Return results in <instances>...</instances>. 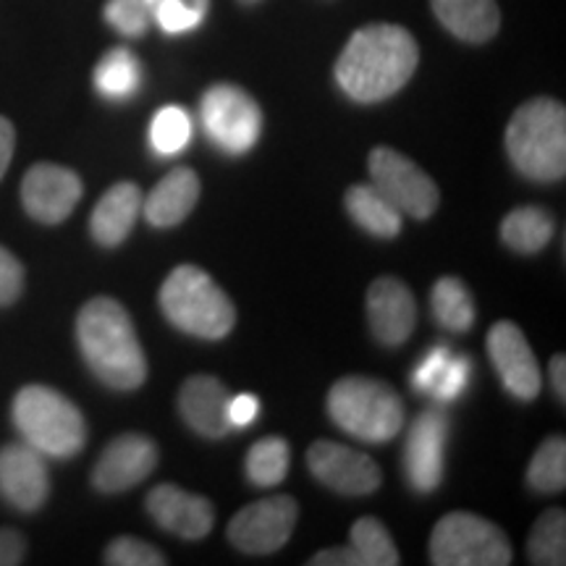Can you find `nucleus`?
I'll return each instance as SVG.
<instances>
[{
  "mask_svg": "<svg viewBox=\"0 0 566 566\" xmlns=\"http://www.w3.org/2000/svg\"><path fill=\"white\" fill-rule=\"evenodd\" d=\"M420 48L412 32L399 24L359 27L336 61V82L354 103H380L412 80Z\"/></svg>",
  "mask_w": 566,
  "mask_h": 566,
  "instance_id": "1",
  "label": "nucleus"
},
{
  "mask_svg": "<svg viewBox=\"0 0 566 566\" xmlns=\"http://www.w3.org/2000/svg\"><path fill=\"white\" fill-rule=\"evenodd\" d=\"M76 342L95 378L116 391H137L147 380V357L122 302L95 296L76 315Z\"/></svg>",
  "mask_w": 566,
  "mask_h": 566,
  "instance_id": "2",
  "label": "nucleus"
},
{
  "mask_svg": "<svg viewBox=\"0 0 566 566\" xmlns=\"http://www.w3.org/2000/svg\"><path fill=\"white\" fill-rule=\"evenodd\" d=\"M506 153L525 179L554 184L566 174V111L554 97H533L506 126Z\"/></svg>",
  "mask_w": 566,
  "mask_h": 566,
  "instance_id": "3",
  "label": "nucleus"
},
{
  "mask_svg": "<svg viewBox=\"0 0 566 566\" xmlns=\"http://www.w3.org/2000/svg\"><path fill=\"white\" fill-rule=\"evenodd\" d=\"M158 304L174 328L202 342H221L237 325V307L231 296L192 263H184L168 273Z\"/></svg>",
  "mask_w": 566,
  "mask_h": 566,
  "instance_id": "4",
  "label": "nucleus"
},
{
  "mask_svg": "<svg viewBox=\"0 0 566 566\" xmlns=\"http://www.w3.org/2000/svg\"><path fill=\"white\" fill-rule=\"evenodd\" d=\"M17 430L42 457L71 459L87 443V422L74 401L51 386H24L11 407Z\"/></svg>",
  "mask_w": 566,
  "mask_h": 566,
  "instance_id": "5",
  "label": "nucleus"
},
{
  "mask_svg": "<svg viewBox=\"0 0 566 566\" xmlns=\"http://www.w3.org/2000/svg\"><path fill=\"white\" fill-rule=\"evenodd\" d=\"M331 420L365 443H388L405 430V401L384 380L346 375L325 399Z\"/></svg>",
  "mask_w": 566,
  "mask_h": 566,
  "instance_id": "6",
  "label": "nucleus"
},
{
  "mask_svg": "<svg viewBox=\"0 0 566 566\" xmlns=\"http://www.w3.org/2000/svg\"><path fill=\"white\" fill-rule=\"evenodd\" d=\"M428 554L436 566H506L512 564V543L483 516L451 512L430 535Z\"/></svg>",
  "mask_w": 566,
  "mask_h": 566,
  "instance_id": "7",
  "label": "nucleus"
},
{
  "mask_svg": "<svg viewBox=\"0 0 566 566\" xmlns=\"http://www.w3.org/2000/svg\"><path fill=\"white\" fill-rule=\"evenodd\" d=\"M202 132L226 155H244L263 134V111L237 84H212L200 97Z\"/></svg>",
  "mask_w": 566,
  "mask_h": 566,
  "instance_id": "8",
  "label": "nucleus"
},
{
  "mask_svg": "<svg viewBox=\"0 0 566 566\" xmlns=\"http://www.w3.org/2000/svg\"><path fill=\"white\" fill-rule=\"evenodd\" d=\"M367 168H370L373 187L388 197L401 216L428 221L438 210L441 192H438L436 181L407 155L394 147H375L367 158Z\"/></svg>",
  "mask_w": 566,
  "mask_h": 566,
  "instance_id": "9",
  "label": "nucleus"
},
{
  "mask_svg": "<svg viewBox=\"0 0 566 566\" xmlns=\"http://www.w3.org/2000/svg\"><path fill=\"white\" fill-rule=\"evenodd\" d=\"M300 504L292 495H268L254 504L239 509L229 522L231 546L250 556H268L281 551L292 537Z\"/></svg>",
  "mask_w": 566,
  "mask_h": 566,
  "instance_id": "10",
  "label": "nucleus"
},
{
  "mask_svg": "<svg viewBox=\"0 0 566 566\" xmlns=\"http://www.w3.org/2000/svg\"><path fill=\"white\" fill-rule=\"evenodd\" d=\"M307 467L317 483L344 495H370L384 483V472L373 457L336 441L310 446Z\"/></svg>",
  "mask_w": 566,
  "mask_h": 566,
  "instance_id": "11",
  "label": "nucleus"
},
{
  "mask_svg": "<svg viewBox=\"0 0 566 566\" xmlns=\"http://www.w3.org/2000/svg\"><path fill=\"white\" fill-rule=\"evenodd\" d=\"M488 357L499 373L501 384L514 399L533 401L541 394V365L533 346L527 344L522 328L512 321H499L491 325L485 336Z\"/></svg>",
  "mask_w": 566,
  "mask_h": 566,
  "instance_id": "12",
  "label": "nucleus"
},
{
  "mask_svg": "<svg viewBox=\"0 0 566 566\" xmlns=\"http://www.w3.org/2000/svg\"><path fill=\"white\" fill-rule=\"evenodd\" d=\"M82 179L66 166L34 163L21 181V205L27 216L45 226H59L82 200Z\"/></svg>",
  "mask_w": 566,
  "mask_h": 566,
  "instance_id": "13",
  "label": "nucleus"
},
{
  "mask_svg": "<svg viewBox=\"0 0 566 566\" xmlns=\"http://www.w3.org/2000/svg\"><path fill=\"white\" fill-rule=\"evenodd\" d=\"M446 443H449V415L441 407L424 409L409 428L405 446L407 483L417 493H433L446 472Z\"/></svg>",
  "mask_w": 566,
  "mask_h": 566,
  "instance_id": "14",
  "label": "nucleus"
},
{
  "mask_svg": "<svg viewBox=\"0 0 566 566\" xmlns=\"http://www.w3.org/2000/svg\"><path fill=\"white\" fill-rule=\"evenodd\" d=\"M160 451L150 436L124 433L105 446L92 467V485L101 493H124L155 472Z\"/></svg>",
  "mask_w": 566,
  "mask_h": 566,
  "instance_id": "15",
  "label": "nucleus"
},
{
  "mask_svg": "<svg viewBox=\"0 0 566 566\" xmlns=\"http://www.w3.org/2000/svg\"><path fill=\"white\" fill-rule=\"evenodd\" d=\"M48 457L30 443H9L0 449V499L19 512H38L51 493Z\"/></svg>",
  "mask_w": 566,
  "mask_h": 566,
  "instance_id": "16",
  "label": "nucleus"
},
{
  "mask_svg": "<svg viewBox=\"0 0 566 566\" xmlns=\"http://www.w3.org/2000/svg\"><path fill=\"white\" fill-rule=\"evenodd\" d=\"M365 310L373 336L384 346H401L415 334L417 302L401 279H375L365 294Z\"/></svg>",
  "mask_w": 566,
  "mask_h": 566,
  "instance_id": "17",
  "label": "nucleus"
},
{
  "mask_svg": "<svg viewBox=\"0 0 566 566\" xmlns=\"http://www.w3.org/2000/svg\"><path fill=\"white\" fill-rule=\"evenodd\" d=\"M145 506L155 525L181 541H202L216 525V509L205 495L189 493L171 483L153 488Z\"/></svg>",
  "mask_w": 566,
  "mask_h": 566,
  "instance_id": "18",
  "label": "nucleus"
},
{
  "mask_svg": "<svg viewBox=\"0 0 566 566\" xmlns=\"http://www.w3.org/2000/svg\"><path fill=\"white\" fill-rule=\"evenodd\" d=\"M231 391L212 375H192L179 391L181 420L202 438H223L233 430L229 420Z\"/></svg>",
  "mask_w": 566,
  "mask_h": 566,
  "instance_id": "19",
  "label": "nucleus"
},
{
  "mask_svg": "<svg viewBox=\"0 0 566 566\" xmlns=\"http://www.w3.org/2000/svg\"><path fill=\"white\" fill-rule=\"evenodd\" d=\"M200 195V176L187 166L174 168L171 174H166L155 184L150 195L142 197L145 221L155 226V229H174V226H179L195 210Z\"/></svg>",
  "mask_w": 566,
  "mask_h": 566,
  "instance_id": "20",
  "label": "nucleus"
},
{
  "mask_svg": "<svg viewBox=\"0 0 566 566\" xmlns=\"http://www.w3.org/2000/svg\"><path fill=\"white\" fill-rule=\"evenodd\" d=\"M142 212V189L134 181H118L97 200L90 218V233L101 247L126 242Z\"/></svg>",
  "mask_w": 566,
  "mask_h": 566,
  "instance_id": "21",
  "label": "nucleus"
},
{
  "mask_svg": "<svg viewBox=\"0 0 566 566\" xmlns=\"http://www.w3.org/2000/svg\"><path fill=\"white\" fill-rule=\"evenodd\" d=\"M443 30L462 42L483 45L493 40L501 27V11L495 0H430Z\"/></svg>",
  "mask_w": 566,
  "mask_h": 566,
  "instance_id": "22",
  "label": "nucleus"
},
{
  "mask_svg": "<svg viewBox=\"0 0 566 566\" xmlns=\"http://www.w3.org/2000/svg\"><path fill=\"white\" fill-rule=\"evenodd\" d=\"M344 208L359 229L378 239H396L405 226V216L396 205L378 192L373 184H354L346 189Z\"/></svg>",
  "mask_w": 566,
  "mask_h": 566,
  "instance_id": "23",
  "label": "nucleus"
},
{
  "mask_svg": "<svg viewBox=\"0 0 566 566\" xmlns=\"http://www.w3.org/2000/svg\"><path fill=\"white\" fill-rule=\"evenodd\" d=\"M556 223L548 210L537 208V205H525V208H514L506 212L501 221V239L509 250L520 254H537L546 250L554 239Z\"/></svg>",
  "mask_w": 566,
  "mask_h": 566,
  "instance_id": "24",
  "label": "nucleus"
},
{
  "mask_svg": "<svg viewBox=\"0 0 566 566\" xmlns=\"http://www.w3.org/2000/svg\"><path fill=\"white\" fill-rule=\"evenodd\" d=\"M92 84L105 101H129L142 87V63L129 48H113L95 66Z\"/></svg>",
  "mask_w": 566,
  "mask_h": 566,
  "instance_id": "25",
  "label": "nucleus"
},
{
  "mask_svg": "<svg viewBox=\"0 0 566 566\" xmlns=\"http://www.w3.org/2000/svg\"><path fill=\"white\" fill-rule=\"evenodd\" d=\"M430 313H433L436 323L451 334H467L475 325L478 315L470 289L454 275H443L436 281L433 292H430Z\"/></svg>",
  "mask_w": 566,
  "mask_h": 566,
  "instance_id": "26",
  "label": "nucleus"
},
{
  "mask_svg": "<svg viewBox=\"0 0 566 566\" xmlns=\"http://www.w3.org/2000/svg\"><path fill=\"white\" fill-rule=\"evenodd\" d=\"M527 558L537 566H564L566 564V512L548 509L537 516L527 537Z\"/></svg>",
  "mask_w": 566,
  "mask_h": 566,
  "instance_id": "27",
  "label": "nucleus"
},
{
  "mask_svg": "<svg viewBox=\"0 0 566 566\" xmlns=\"http://www.w3.org/2000/svg\"><path fill=\"white\" fill-rule=\"evenodd\" d=\"M289 462H292V451L289 443L279 436H268L258 441L247 451L244 472L252 485L258 488H275L281 485L289 475Z\"/></svg>",
  "mask_w": 566,
  "mask_h": 566,
  "instance_id": "28",
  "label": "nucleus"
},
{
  "mask_svg": "<svg viewBox=\"0 0 566 566\" xmlns=\"http://www.w3.org/2000/svg\"><path fill=\"white\" fill-rule=\"evenodd\" d=\"M352 548L363 566H396L401 564L391 533L375 516H363L352 527Z\"/></svg>",
  "mask_w": 566,
  "mask_h": 566,
  "instance_id": "29",
  "label": "nucleus"
},
{
  "mask_svg": "<svg viewBox=\"0 0 566 566\" xmlns=\"http://www.w3.org/2000/svg\"><path fill=\"white\" fill-rule=\"evenodd\" d=\"M527 485L537 493H562L566 488V441L551 436L541 443L527 467Z\"/></svg>",
  "mask_w": 566,
  "mask_h": 566,
  "instance_id": "30",
  "label": "nucleus"
},
{
  "mask_svg": "<svg viewBox=\"0 0 566 566\" xmlns=\"http://www.w3.org/2000/svg\"><path fill=\"white\" fill-rule=\"evenodd\" d=\"M192 139V118L179 105H166L153 116L150 124V145L153 150L168 158L179 155Z\"/></svg>",
  "mask_w": 566,
  "mask_h": 566,
  "instance_id": "31",
  "label": "nucleus"
},
{
  "mask_svg": "<svg viewBox=\"0 0 566 566\" xmlns=\"http://www.w3.org/2000/svg\"><path fill=\"white\" fill-rule=\"evenodd\" d=\"M105 21L124 38H145L153 27V9L147 0H108Z\"/></svg>",
  "mask_w": 566,
  "mask_h": 566,
  "instance_id": "32",
  "label": "nucleus"
},
{
  "mask_svg": "<svg viewBox=\"0 0 566 566\" xmlns=\"http://www.w3.org/2000/svg\"><path fill=\"white\" fill-rule=\"evenodd\" d=\"M105 564L111 566H166L168 558L160 554L150 543L139 541V537L122 535L111 541L105 548Z\"/></svg>",
  "mask_w": 566,
  "mask_h": 566,
  "instance_id": "33",
  "label": "nucleus"
},
{
  "mask_svg": "<svg viewBox=\"0 0 566 566\" xmlns=\"http://www.w3.org/2000/svg\"><path fill=\"white\" fill-rule=\"evenodd\" d=\"M472 378V359L464 357V354H451L449 365L441 373V378L436 380V386L430 388V396L438 401V405H451V401L459 399L464 394V388L470 386Z\"/></svg>",
  "mask_w": 566,
  "mask_h": 566,
  "instance_id": "34",
  "label": "nucleus"
},
{
  "mask_svg": "<svg viewBox=\"0 0 566 566\" xmlns=\"http://www.w3.org/2000/svg\"><path fill=\"white\" fill-rule=\"evenodd\" d=\"M153 21H158L166 34H184L197 30L205 17L184 0H160L158 6H153Z\"/></svg>",
  "mask_w": 566,
  "mask_h": 566,
  "instance_id": "35",
  "label": "nucleus"
},
{
  "mask_svg": "<svg viewBox=\"0 0 566 566\" xmlns=\"http://www.w3.org/2000/svg\"><path fill=\"white\" fill-rule=\"evenodd\" d=\"M451 354H454V352H451L446 344H438L428 354H424L420 363H417L412 375H409V384H412L415 391L430 394V388L436 386V380L441 378L446 365H449Z\"/></svg>",
  "mask_w": 566,
  "mask_h": 566,
  "instance_id": "36",
  "label": "nucleus"
},
{
  "mask_svg": "<svg viewBox=\"0 0 566 566\" xmlns=\"http://www.w3.org/2000/svg\"><path fill=\"white\" fill-rule=\"evenodd\" d=\"M24 292V265L17 254L0 247V307H9Z\"/></svg>",
  "mask_w": 566,
  "mask_h": 566,
  "instance_id": "37",
  "label": "nucleus"
},
{
  "mask_svg": "<svg viewBox=\"0 0 566 566\" xmlns=\"http://www.w3.org/2000/svg\"><path fill=\"white\" fill-rule=\"evenodd\" d=\"M27 556V541L19 530L0 527V566H17Z\"/></svg>",
  "mask_w": 566,
  "mask_h": 566,
  "instance_id": "38",
  "label": "nucleus"
},
{
  "mask_svg": "<svg viewBox=\"0 0 566 566\" xmlns=\"http://www.w3.org/2000/svg\"><path fill=\"white\" fill-rule=\"evenodd\" d=\"M260 415V401L254 399L252 394H242V396H231V405H229V420L237 428H247L258 420Z\"/></svg>",
  "mask_w": 566,
  "mask_h": 566,
  "instance_id": "39",
  "label": "nucleus"
},
{
  "mask_svg": "<svg viewBox=\"0 0 566 566\" xmlns=\"http://www.w3.org/2000/svg\"><path fill=\"white\" fill-rule=\"evenodd\" d=\"M310 566H363L354 548H325L310 558Z\"/></svg>",
  "mask_w": 566,
  "mask_h": 566,
  "instance_id": "40",
  "label": "nucleus"
},
{
  "mask_svg": "<svg viewBox=\"0 0 566 566\" xmlns=\"http://www.w3.org/2000/svg\"><path fill=\"white\" fill-rule=\"evenodd\" d=\"M13 147H17V129L6 116H0V179L9 171Z\"/></svg>",
  "mask_w": 566,
  "mask_h": 566,
  "instance_id": "41",
  "label": "nucleus"
},
{
  "mask_svg": "<svg viewBox=\"0 0 566 566\" xmlns=\"http://www.w3.org/2000/svg\"><path fill=\"white\" fill-rule=\"evenodd\" d=\"M548 373H551V384H554L558 401H566V357L564 354H556V357L551 359Z\"/></svg>",
  "mask_w": 566,
  "mask_h": 566,
  "instance_id": "42",
  "label": "nucleus"
},
{
  "mask_svg": "<svg viewBox=\"0 0 566 566\" xmlns=\"http://www.w3.org/2000/svg\"><path fill=\"white\" fill-rule=\"evenodd\" d=\"M184 3L192 6L195 11H200L202 17H208V9H210V0H184Z\"/></svg>",
  "mask_w": 566,
  "mask_h": 566,
  "instance_id": "43",
  "label": "nucleus"
},
{
  "mask_svg": "<svg viewBox=\"0 0 566 566\" xmlns=\"http://www.w3.org/2000/svg\"><path fill=\"white\" fill-rule=\"evenodd\" d=\"M237 3H242V6H254V3H260V0H237Z\"/></svg>",
  "mask_w": 566,
  "mask_h": 566,
  "instance_id": "44",
  "label": "nucleus"
},
{
  "mask_svg": "<svg viewBox=\"0 0 566 566\" xmlns=\"http://www.w3.org/2000/svg\"><path fill=\"white\" fill-rule=\"evenodd\" d=\"M147 3H150V9H153V6H158V3H160V0H147Z\"/></svg>",
  "mask_w": 566,
  "mask_h": 566,
  "instance_id": "45",
  "label": "nucleus"
}]
</instances>
